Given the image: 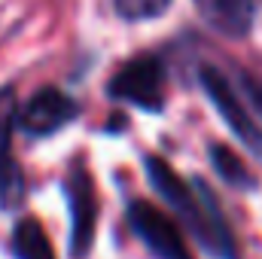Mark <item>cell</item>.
I'll use <instances>...</instances> for the list:
<instances>
[{
    "label": "cell",
    "instance_id": "cell-12",
    "mask_svg": "<svg viewBox=\"0 0 262 259\" xmlns=\"http://www.w3.org/2000/svg\"><path fill=\"white\" fill-rule=\"evenodd\" d=\"M235 82H238L244 101L253 107V113L262 119V76L259 73H253V70H247V67L235 64Z\"/></svg>",
    "mask_w": 262,
    "mask_h": 259
},
{
    "label": "cell",
    "instance_id": "cell-3",
    "mask_svg": "<svg viewBox=\"0 0 262 259\" xmlns=\"http://www.w3.org/2000/svg\"><path fill=\"white\" fill-rule=\"evenodd\" d=\"M195 79L204 92V98L210 101V107L220 113L223 125L235 134V140L256 159L262 162V125L256 122L259 116L247 110L244 98L238 95V85L213 64H198Z\"/></svg>",
    "mask_w": 262,
    "mask_h": 259
},
{
    "label": "cell",
    "instance_id": "cell-1",
    "mask_svg": "<svg viewBox=\"0 0 262 259\" xmlns=\"http://www.w3.org/2000/svg\"><path fill=\"white\" fill-rule=\"evenodd\" d=\"M143 174L152 192L159 195L195 238V244L210 259H241L238 238L213 189L201 177H180L174 165L156 153L143 156Z\"/></svg>",
    "mask_w": 262,
    "mask_h": 259
},
{
    "label": "cell",
    "instance_id": "cell-4",
    "mask_svg": "<svg viewBox=\"0 0 262 259\" xmlns=\"http://www.w3.org/2000/svg\"><path fill=\"white\" fill-rule=\"evenodd\" d=\"M61 192L70 213V256L85 259L95 247V232H98V186L89 171V162L82 156L70 159L64 177H61Z\"/></svg>",
    "mask_w": 262,
    "mask_h": 259
},
{
    "label": "cell",
    "instance_id": "cell-5",
    "mask_svg": "<svg viewBox=\"0 0 262 259\" xmlns=\"http://www.w3.org/2000/svg\"><path fill=\"white\" fill-rule=\"evenodd\" d=\"M125 226L152 259H195L180 226L146 198L125 201Z\"/></svg>",
    "mask_w": 262,
    "mask_h": 259
},
{
    "label": "cell",
    "instance_id": "cell-11",
    "mask_svg": "<svg viewBox=\"0 0 262 259\" xmlns=\"http://www.w3.org/2000/svg\"><path fill=\"white\" fill-rule=\"evenodd\" d=\"M174 0H113V12L125 25H140V21H156L168 15Z\"/></svg>",
    "mask_w": 262,
    "mask_h": 259
},
{
    "label": "cell",
    "instance_id": "cell-7",
    "mask_svg": "<svg viewBox=\"0 0 262 259\" xmlns=\"http://www.w3.org/2000/svg\"><path fill=\"white\" fill-rule=\"evenodd\" d=\"M18 95L12 82L0 85V207L9 210L25 198V177L12 159V137L18 128Z\"/></svg>",
    "mask_w": 262,
    "mask_h": 259
},
{
    "label": "cell",
    "instance_id": "cell-10",
    "mask_svg": "<svg viewBox=\"0 0 262 259\" xmlns=\"http://www.w3.org/2000/svg\"><path fill=\"white\" fill-rule=\"evenodd\" d=\"M207 159H210V168L220 174V180H223L229 189H235V192H256V189H259V177L241 162V156H238L232 146H226V143H210Z\"/></svg>",
    "mask_w": 262,
    "mask_h": 259
},
{
    "label": "cell",
    "instance_id": "cell-6",
    "mask_svg": "<svg viewBox=\"0 0 262 259\" xmlns=\"http://www.w3.org/2000/svg\"><path fill=\"white\" fill-rule=\"evenodd\" d=\"M82 107L58 85H40L18 107V131L31 140H46L79 119Z\"/></svg>",
    "mask_w": 262,
    "mask_h": 259
},
{
    "label": "cell",
    "instance_id": "cell-8",
    "mask_svg": "<svg viewBox=\"0 0 262 259\" xmlns=\"http://www.w3.org/2000/svg\"><path fill=\"white\" fill-rule=\"evenodd\" d=\"M198 18L226 40H247L256 25L259 0H192Z\"/></svg>",
    "mask_w": 262,
    "mask_h": 259
},
{
    "label": "cell",
    "instance_id": "cell-9",
    "mask_svg": "<svg viewBox=\"0 0 262 259\" xmlns=\"http://www.w3.org/2000/svg\"><path fill=\"white\" fill-rule=\"evenodd\" d=\"M6 250L12 259H55V247L49 241V232L37 217H21L15 220Z\"/></svg>",
    "mask_w": 262,
    "mask_h": 259
},
{
    "label": "cell",
    "instance_id": "cell-2",
    "mask_svg": "<svg viewBox=\"0 0 262 259\" xmlns=\"http://www.w3.org/2000/svg\"><path fill=\"white\" fill-rule=\"evenodd\" d=\"M107 98L116 104H128L140 113L159 116L168 107V64L159 52H140L116 67V73L104 85Z\"/></svg>",
    "mask_w": 262,
    "mask_h": 259
}]
</instances>
